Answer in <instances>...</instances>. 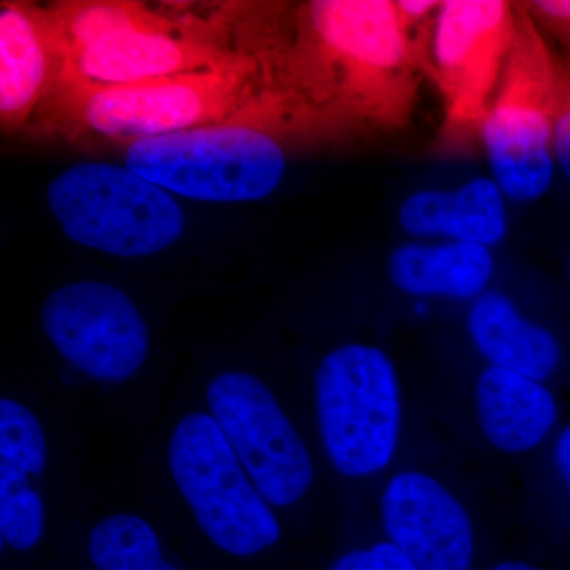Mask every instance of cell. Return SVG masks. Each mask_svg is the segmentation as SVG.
Instances as JSON below:
<instances>
[{
	"label": "cell",
	"mask_w": 570,
	"mask_h": 570,
	"mask_svg": "<svg viewBox=\"0 0 570 570\" xmlns=\"http://www.w3.org/2000/svg\"><path fill=\"white\" fill-rule=\"evenodd\" d=\"M168 464L195 521L217 549L249 558L279 540L275 513L212 415L190 412L179 420Z\"/></svg>",
	"instance_id": "ba28073f"
},
{
	"label": "cell",
	"mask_w": 570,
	"mask_h": 570,
	"mask_svg": "<svg viewBox=\"0 0 570 570\" xmlns=\"http://www.w3.org/2000/svg\"><path fill=\"white\" fill-rule=\"evenodd\" d=\"M206 403L268 504L285 508L305 497L313 483V461L264 381L227 371L206 389Z\"/></svg>",
	"instance_id": "30bf717a"
},
{
	"label": "cell",
	"mask_w": 570,
	"mask_h": 570,
	"mask_svg": "<svg viewBox=\"0 0 570 570\" xmlns=\"http://www.w3.org/2000/svg\"><path fill=\"white\" fill-rule=\"evenodd\" d=\"M554 160L570 184V63L560 56L557 118L553 130Z\"/></svg>",
	"instance_id": "7402d4cb"
},
{
	"label": "cell",
	"mask_w": 570,
	"mask_h": 570,
	"mask_svg": "<svg viewBox=\"0 0 570 570\" xmlns=\"http://www.w3.org/2000/svg\"><path fill=\"white\" fill-rule=\"evenodd\" d=\"M50 13L61 40V75L91 85H129L245 63L176 36L171 24L140 3L66 2Z\"/></svg>",
	"instance_id": "277c9868"
},
{
	"label": "cell",
	"mask_w": 570,
	"mask_h": 570,
	"mask_svg": "<svg viewBox=\"0 0 570 570\" xmlns=\"http://www.w3.org/2000/svg\"><path fill=\"white\" fill-rule=\"evenodd\" d=\"M47 466V438L31 409L0 400V538L2 546L29 551L45 532L40 480Z\"/></svg>",
	"instance_id": "5bb4252c"
},
{
	"label": "cell",
	"mask_w": 570,
	"mask_h": 570,
	"mask_svg": "<svg viewBox=\"0 0 570 570\" xmlns=\"http://www.w3.org/2000/svg\"><path fill=\"white\" fill-rule=\"evenodd\" d=\"M468 328L480 354L493 366L542 381L560 363V343L553 333L524 317L502 292L478 296L469 313Z\"/></svg>",
	"instance_id": "2e32d148"
},
{
	"label": "cell",
	"mask_w": 570,
	"mask_h": 570,
	"mask_svg": "<svg viewBox=\"0 0 570 570\" xmlns=\"http://www.w3.org/2000/svg\"><path fill=\"white\" fill-rule=\"evenodd\" d=\"M318 425L330 459L347 478L373 474L395 452L400 390L381 348L347 344L330 352L316 373Z\"/></svg>",
	"instance_id": "9c48e42d"
},
{
	"label": "cell",
	"mask_w": 570,
	"mask_h": 570,
	"mask_svg": "<svg viewBox=\"0 0 570 570\" xmlns=\"http://www.w3.org/2000/svg\"><path fill=\"white\" fill-rule=\"evenodd\" d=\"M490 247L459 242L406 243L389 257L390 281L409 295L474 298L493 276Z\"/></svg>",
	"instance_id": "ac0fdd59"
},
{
	"label": "cell",
	"mask_w": 570,
	"mask_h": 570,
	"mask_svg": "<svg viewBox=\"0 0 570 570\" xmlns=\"http://www.w3.org/2000/svg\"><path fill=\"white\" fill-rule=\"evenodd\" d=\"M63 55L50 10L24 2L0 9V122L11 132L28 121L61 75Z\"/></svg>",
	"instance_id": "4fadbf2b"
},
{
	"label": "cell",
	"mask_w": 570,
	"mask_h": 570,
	"mask_svg": "<svg viewBox=\"0 0 570 570\" xmlns=\"http://www.w3.org/2000/svg\"><path fill=\"white\" fill-rule=\"evenodd\" d=\"M247 63L100 86L59 75L52 96L70 121L129 141L223 121L242 94Z\"/></svg>",
	"instance_id": "52a82bcc"
},
{
	"label": "cell",
	"mask_w": 570,
	"mask_h": 570,
	"mask_svg": "<svg viewBox=\"0 0 570 570\" xmlns=\"http://www.w3.org/2000/svg\"><path fill=\"white\" fill-rule=\"evenodd\" d=\"M41 324L59 355L94 381H127L148 358V324L112 284L81 281L56 288L41 307Z\"/></svg>",
	"instance_id": "8fae6325"
},
{
	"label": "cell",
	"mask_w": 570,
	"mask_h": 570,
	"mask_svg": "<svg viewBox=\"0 0 570 570\" xmlns=\"http://www.w3.org/2000/svg\"><path fill=\"white\" fill-rule=\"evenodd\" d=\"M558 82L560 56L517 2L515 39L482 130L493 179L512 200H538L553 181Z\"/></svg>",
	"instance_id": "5b68a950"
},
{
	"label": "cell",
	"mask_w": 570,
	"mask_h": 570,
	"mask_svg": "<svg viewBox=\"0 0 570 570\" xmlns=\"http://www.w3.org/2000/svg\"><path fill=\"white\" fill-rule=\"evenodd\" d=\"M475 396L483 433L494 448L504 452L534 448L557 420V404L549 390L539 381L505 367H487Z\"/></svg>",
	"instance_id": "e0dca14e"
},
{
	"label": "cell",
	"mask_w": 570,
	"mask_h": 570,
	"mask_svg": "<svg viewBox=\"0 0 570 570\" xmlns=\"http://www.w3.org/2000/svg\"><path fill=\"white\" fill-rule=\"evenodd\" d=\"M330 124L314 110L272 122H216L129 141L126 167L168 193L202 202L238 204L275 193L287 167V138Z\"/></svg>",
	"instance_id": "7a4b0ae2"
},
{
	"label": "cell",
	"mask_w": 570,
	"mask_h": 570,
	"mask_svg": "<svg viewBox=\"0 0 570 570\" xmlns=\"http://www.w3.org/2000/svg\"><path fill=\"white\" fill-rule=\"evenodd\" d=\"M47 197L71 242L118 257L160 253L186 227L168 190L119 165H73L52 179Z\"/></svg>",
	"instance_id": "8992f818"
},
{
	"label": "cell",
	"mask_w": 570,
	"mask_h": 570,
	"mask_svg": "<svg viewBox=\"0 0 570 570\" xmlns=\"http://www.w3.org/2000/svg\"><path fill=\"white\" fill-rule=\"evenodd\" d=\"M384 527L415 570H471L474 535L459 499L420 472H404L382 499Z\"/></svg>",
	"instance_id": "7c38bea8"
},
{
	"label": "cell",
	"mask_w": 570,
	"mask_h": 570,
	"mask_svg": "<svg viewBox=\"0 0 570 570\" xmlns=\"http://www.w3.org/2000/svg\"><path fill=\"white\" fill-rule=\"evenodd\" d=\"M523 6L539 31L557 40L562 59L570 63V0H530Z\"/></svg>",
	"instance_id": "ffe728a7"
},
{
	"label": "cell",
	"mask_w": 570,
	"mask_h": 570,
	"mask_svg": "<svg viewBox=\"0 0 570 570\" xmlns=\"http://www.w3.org/2000/svg\"><path fill=\"white\" fill-rule=\"evenodd\" d=\"M504 193L494 179H471L459 189H422L397 209L406 234L442 242L494 246L508 234Z\"/></svg>",
	"instance_id": "9a60e30c"
},
{
	"label": "cell",
	"mask_w": 570,
	"mask_h": 570,
	"mask_svg": "<svg viewBox=\"0 0 570 570\" xmlns=\"http://www.w3.org/2000/svg\"><path fill=\"white\" fill-rule=\"evenodd\" d=\"M568 277H569V283H570V255H569V261H568Z\"/></svg>",
	"instance_id": "d4e9b609"
},
{
	"label": "cell",
	"mask_w": 570,
	"mask_h": 570,
	"mask_svg": "<svg viewBox=\"0 0 570 570\" xmlns=\"http://www.w3.org/2000/svg\"><path fill=\"white\" fill-rule=\"evenodd\" d=\"M88 554L97 570H178L164 557L151 524L134 513L100 520L89 534Z\"/></svg>",
	"instance_id": "d6986e66"
},
{
	"label": "cell",
	"mask_w": 570,
	"mask_h": 570,
	"mask_svg": "<svg viewBox=\"0 0 570 570\" xmlns=\"http://www.w3.org/2000/svg\"><path fill=\"white\" fill-rule=\"evenodd\" d=\"M299 96L333 126L407 129L422 67L395 0H314L302 13L294 58Z\"/></svg>",
	"instance_id": "6da1fadb"
},
{
	"label": "cell",
	"mask_w": 570,
	"mask_h": 570,
	"mask_svg": "<svg viewBox=\"0 0 570 570\" xmlns=\"http://www.w3.org/2000/svg\"><path fill=\"white\" fill-rule=\"evenodd\" d=\"M491 570H542L539 568H534V566L527 564V562H519V561H508V562H501V564H498L497 568Z\"/></svg>",
	"instance_id": "cb8c5ba5"
},
{
	"label": "cell",
	"mask_w": 570,
	"mask_h": 570,
	"mask_svg": "<svg viewBox=\"0 0 570 570\" xmlns=\"http://www.w3.org/2000/svg\"><path fill=\"white\" fill-rule=\"evenodd\" d=\"M554 456H557V466L560 469L562 479L568 483L570 491V426L562 431L560 439H558Z\"/></svg>",
	"instance_id": "603a6c76"
},
{
	"label": "cell",
	"mask_w": 570,
	"mask_h": 570,
	"mask_svg": "<svg viewBox=\"0 0 570 570\" xmlns=\"http://www.w3.org/2000/svg\"><path fill=\"white\" fill-rule=\"evenodd\" d=\"M330 570H415V568L392 542H381L371 549L348 551L336 560Z\"/></svg>",
	"instance_id": "44dd1931"
},
{
	"label": "cell",
	"mask_w": 570,
	"mask_h": 570,
	"mask_svg": "<svg viewBox=\"0 0 570 570\" xmlns=\"http://www.w3.org/2000/svg\"><path fill=\"white\" fill-rule=\"evenodd\" d=\"M517 32V2L445 0L415 39L423 77L436 86L442 119L431 141L441 159H468L482 148L487 112Z\"/></svg>",
	"instance_id": "3957f363"
}]
</instances>
